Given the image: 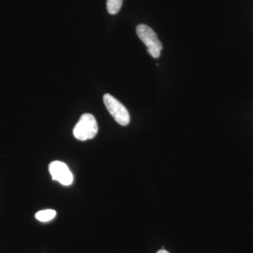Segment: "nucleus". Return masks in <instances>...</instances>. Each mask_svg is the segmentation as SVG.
Segmentation results:
<instances>
[{"label":"nucleus","mask_w":253,"mask_h":253,"mask_svg":"<svg viewBox=\"0 0 253 253\" xmlns=\"http://www.w3.org/2000/svg\"><path fill=\"white\" fill-rule=\"evenodd\" d=\"M136 34L147 47L148 53L155 59L160 57L163 49L162 43L152 28L146 25L141 24L136 27Z\"/></svg>","instance_id":"2"},{"label":"nucleus","mask_w":253,"mask_h":253,"mask_svg":"<svg viewBox=\"0 0 253 253\" xmlns=\"http://www.w3.org/2000/svg\"><path fill=\"white\" fill-rule=\"evenodd\" d=\"M103 99L106 109L114 118L115 121L121 126H127L130 121V117L127 109L125 107L124 105L109 94H105Z\"/></svg>","instance_id":"3"},{"label":"nucleus","mask_w":253,"mask_h":253,"mask_svg":"<svg viewBox=\"0 0 253 253\" xmlns=\"http://www.w3.org/2000/svg\"><path fill=\"white\" fill-rule=\"evenodd\" d=\"M123 0H107L106 6L110 14H116L122 6Z\"/></svg>","instance_id":"6"},{"label":"nucleus","mask_w":253,"mask_h":253,"mask_svg":"<svg viewBox=\"0 0 253 253\" xmlns=\"http://www.w3.org/2000/svg\"><path fill=\"white\" fill-rule=\"evenodd\" d=\"M157 253H169V252H168L167 251H166V250H161V251H158Z\"/></svg>","instance_id":"7"},{"label":"nucleus","mask_w":253,"mask_h":253,"mask_svg":"<svg viewBox=\"0 0 253 253\" xmlns=\"http://www.w3.org/2000/svg\"><path fill=\"white\" fill-rule=\"evenodd\" d=\"M97 122L96 118L90 113H84L80 118L73 129V135L80 141H86L94 138L97 134Z\"/></svg>","instance_id":"1"},{"label":"nucleus","mask_w":253,"mask_h":253,"mask_svg":"<svg viewBox=\"0 0 253 253\" xmlns=\"http://www.w3.org/2000/svg\"><path fill=\"white\" fill-rule=\"evenodd\" d=\"M56 216V212L54 210H44L36 213V217L38 220L45 222L51 220Z\"/></svg>","instance_id":"5"},{"label":"nucleus","mask_w":253,"mask_h":253,"mask_svg":"<svg viewBox=\"0 0 253 253\" xmlns=\"http://www.w3.org/2000/svg\"><path fill=\"white\" fill-rule=\"evenodd\" d=\"M50 174L53 180L58 181L64 186H69L73 182V175L69 168L61 161H54L49 166Z\"/></svg>","instance_id":"4"}]
</instances>
